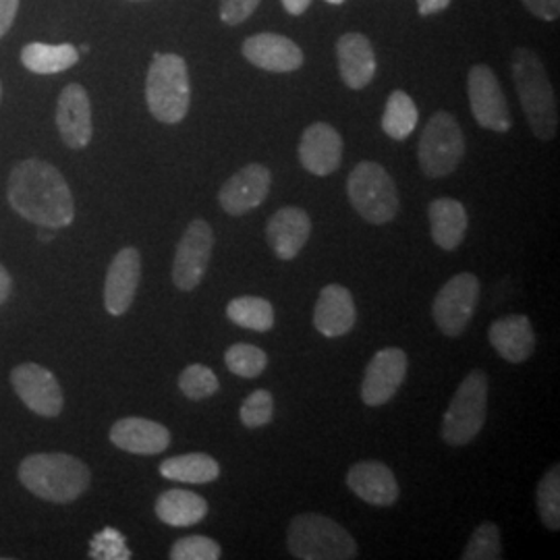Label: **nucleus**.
<instances>
[{
	"label": "nucleus",
	"mask_w": 560,
	"mask_h": 560,
	"mask_svg": "<svg viewBox=\"0 0 560 560\" xmlns=\"http://www.w3.org/2000/svg\"><path fill=\"white\" fill-rule=\"evenodd\" d=\"M20 481L42 501H78L90 488L92 474L83 460L67 453H36L20 465Z\"/></svg>",
	"instance_id": "3"
},
{
	"label": "nucleus",
	"mask_w": 560,
	"mask_h": 560,
	"mask_svg": "<svg viewBox=\"0 0 560 560\" xmlns=\"http://www.w3.org/2000/svg\"><path fill=\"white\" fill-rule=\"evenodd\" d=\"M221 557L219 541L208 536H187L175 541L171 548L173 560H219Z\"/></svg>",
	"instance_id": "36"
},
{
	"label": "nucleus",
	"mask_w": 560,
	"mask_h": 560,
	"mask_svg": "<svg viewBox=\"0 0 560 560\" xmlns=\"http://www.w3.org/2000/svg\"><path fill=\"white\" fill-rule=\"evenodd\" d=\"M11 384L25 407L40 418H59L62 390L57 376L38 363H21L11 372Z\"/></svg>",
	"instance_id": "12"
},
{
	"label": "nucleus",
	"mask_w": 560,
	"mask_h": 560,
	"mask_svg": "<svg viewBox=\"0 0 560 560\" xmlns=\"http://www.w3.org/2000/svg\"><path fill=\"white\" fill-rule=\"evenodd\" d=\"M141 279V256L136 247H125L108 266L104 280V307L110 316H122L136 300Z\"/></svg>",
	"instance_id": "16"
},
{
	"label": "nucleus",
	"mask_w": 560,
	"mask_h": 560,
	"mask_svg": "<svg viewBox=\"0 0 560 560\" xmlns=\"http://www.w3.org/2000/svg\"><path fill=\"white\" fill-rule=\"evenodd\" d=\"M513 81L534 136L541 141L555 140L559 133V101L536 50L517 48L513 52Z\"/></svg>",
	"instance_id": "2"
},
{
	"label": "nucleus",
	"mask_w": 560,
	"mask_h": 560,
	"mask_svg": "<svg viewBox=\"0 0 560 560\" xmlns=\"http://www.w3.org/2000/svg\"><path fill=\"white\" fill-rule=\"evenodd\" d=\"M488 413V374L471 370L460 382L442 420V441L448 446H465L480 434Z\"/></svg>",
	"instance_id": "7"
},
{
	"label": "nucleus",
	"mask_w": 560,
	"mask_h": 560,
	"mask_svg": "<svg viewBox=\"0 0 560 560\" xmlns=\"http://www.w3.org/2000/svg\"><path fill=\"white\" fill-rule=\"evenodd\" d=\"M0 98H2V83H0Z\"/></svg>",
	"instance_id": "46"
},
{
	"label": "nucleus",
	"mask_w": 560,
	"mask_h": 560,
	"mask_svg": "<svg viewBox=\"0 0 560 560\" xmlns=\"http://www.w3.org/2000/svg\"><path fill=\"white\" fill-rule=\"evenodd\" d=\"M300 162L316 177L332 175L342 162V138L328 122L310 125L300 141Z\"/></svg>",
	"instance_id": "18"
},
{
	"label": "nucleus",
	"mask_w": 560,
	"mask_h": 560,
	"mask_svg": "<svg viewBox=\"0 0 560 560\" xmlns=\"http://www.w3.org/2000/svg\"><path fill=\"white\" fill-rule=\"evenodd\" d=\"M428 219L434 243L444 252H455L469 226L465 206L453 198H439L428 206Z\"/></svg>",
	"instance_id": "25"
},
{
	"label": "nucleus",
	"mask_w": 560,
	"mask_h": 560,
	"mask_svg": "<svg viewBox=\"0 0 560 560\" xmlns=\"http://www.w3.org/2000/svg\"><path fill=\"white\" fill-rule=\"evenodd\" d=\"M20 11V0H0V38L9 34Z\"/></svg>",
	"instance_id": "40"
},
{
	"label": "nucleus",
	"mask_w": 560,
	"mask_h": 560,
	"mask_svg": "<svg viewBox=\"0 0 560 560\" xmlns=\"http://www.w3.org/2000/svg\"><path fill=\"white\" fill-rule=\"evenodd\" d=\"M347 486L361 501L374 506H393L399 501V483L388 465L381 460H361L347 474Z\"/></svg>",
	"instance_id": "19"
},
{
	"label": "nucleus",
	"mask_w": 560,
	"mask_h": 560,
	"mask_svg": "<svg viewBox=\"0 0 560 560\" xmlns=\"http://www.w3.org/2000/svg\"><path fill=\"white\" fill-rule=\"evenodd\" d=\"M260 7V0H221V20L226 25H240Z\"/></svg>",
	"instance_id": "38"
},
{
	"label": "nucleus",
	"mask_w": 560,
	"mask_h": 560,
	"mask_svg": "<svg viewBox=\"0 0 560 560\" xmlns=\"http://www.w3.org/2000/svg\"><path fill=\"white\" fill-rule=\"evenodd\" d=\"M481 284L476 275L460 272L448 280L432 303V316L444 337H460L480 301Z\"/></svg>",
	"instance_id": "9"
},
{
	"label": "nucleus",
	"mask_w": 560,
	"mask_h": 560,
	"mask_svg": "<svg viewBox=\"0 0 560 560\" xmlns=\"http://www.w3.org/2000/svg\"><path fill=\"white\" fill-rule=\"evenodd\" d=\"M90 557L101 560H127L131 559V552L125 544L122 534L113 527H106L101 534H96L90 544Z\"/></svg>",
	"instance_id": "37"
},
{
	"label": "nucleus",
	"mask_w": 560,
	"mask_h": 560,
	"mask_svg": "<svg viewBox=\"0 0 560 560\" xmlns=\"http://www.w3.org/2000/svg\"><path fill=\"white\" fill-rule=\"evenodd\" d=\"M282 2V7H284V11L287 13H291V15H303L307 9H310V4H312V0H280Z\"/></svg>",
	"instance_id": "43"
},
{
	"label": "nucleus",
	"mask_w": 560,
	"mask_h": 560,
	"mask_svg": "<svg viewBox=\"0 0 560 560\" xmlns=\"http://www.w3.org/2000/svg\"><path fill=\"white\" fill-rule=\"evenodd\" d=\"M289 552L300 560H351L358 557V541L330 517L305 513L291 521L287 532Z\"/></svg>",
	"instance_id": "5"
},
{
	"label": "nucleus",
	"mask_w": 560,
	"mask_h": 560,
	"mask_svg": "<svg viewBox=\"0 0 560 560\" xmlns=\"http://www.w3.org/2000/svg\"><path fill=\"white\" fill-rule=\"evenodd\" d=\"M226 316L233 324L254 332H268L275 326V307L270 301L245 295L226 305Z\"/></svg>",
	"instance_id": "30"
},
{
	"label": "nucleus",
	"mask_w": 560,
	"mask_h": 560,
	"mask_svg": "<svg viewBox=\"0 0 560 560\" xmlns=\"http://www.w3.org/2000/svg\"><path fill=\"white\" fill-rule=\"evenodd\" d=\"M110 442L133 455H159L171 446V432L159 421L122 418L110 428Z\"/></svg>",
	"instance_id": "22"
},
{
	"label": "nucleus",
	"mask_w": 560,
	"mask_h": 560,
	"mask_svg": "<svg viewBox=\"0 0 560 560\" xmlns=\"http://www.w3.org/2000/svg\"><path fill=\"white\" fill-rule=\"evenodd\" d=\"M11 291H13V279L7 272V268L0 264V305L11 298Z\"/></svg>",
	"instance_id": "42"
},
{
	"label": "nucleus",
	"mask_w": 560,
	"mask_h": 560,
	"mask_svg": "<svg viewBox=\"0 0 560 560\" xmlns=\"http://www.w3.org/2000/svg\"><path fill=\"white\" fill-rule=\"evenodd\" d=\"M453 0H418V11L421 18H430L444 11Z\"/></svg>",
	"instance_id": "41"
},
{
	"label": "nucleus",
	"mask_w": 560,
	"mask_h": 560,
	"mask_svg": "<svg viewBox=\"0 0 560 560\" xmlns=\"http://www.w3.org/2000/svg\"><path fill=\"white\" fill-rule=\"evenodd\" d=\"M490 345L497 349L502 360L509 363H523L529 360L536 349V332L532 320L523 314L504 316L494 322L488 332Z\"/></svg>",
	"instance_id": "24"
},
{
	"label": "nucleus",
	"mask_w": 560,
	"mask_h": 560,
	"mask_svg": "<svg viewBox=\"0 0 560 560\" xmlns=\"http://www.w3.org/2000/svg\"><path fill=\"white\" fill-rule=\"evenodd\" d=\"M156 517L173 527L198 525L208 515V502L191 490H166L156 501Z\"/></svg>",
	"instance_id": "26"
},
{
	"label": "nucleus",
	"mask_w": 560,
	"mask_h": 560,
	"mask_svg": "<svg viewBox=\"0 0 560 560\" xmlns=\"http://www.w3.org/2000/svg\"><path fill=\"white\" fill-rule=\"evenodd\" d=\"M179 388L187 399L203 400L210 399L212 395L219 393L221 382L210 368H206L201 363H194L183 370V374L179 376Z\"/></svg>",
	"instance_id": "34"
},
{
	"label": "nucleus",
	"mask_w": 560,
	"mask_h": 560,
	"mask_svg": "<svg viewBox=\"0 0 560 560\" xmlns=\"http://www.w3.org/2000/svg\"><path fill=\"white\" fill-rule=\"evenodd\" d=\"M57 127L60 140L71 150H83L94 136L92 104L85 88L80 83H69L60 92L57 102Z\"/></svg>",
	"instance_id": "15"
},
{
	"label": "nucleus",
	"mask_w": 560,
	"mask_h": 560,
	"mask_svg": "<svg viewBox=\"0 0 560 560\" xmlns=\"http://www.w3.org/2000/svg\"><path fill=\"white\" fill-rule=\"evenodd\" d=\"M420 120V113L416 102L411 101V96L402 90H395L388 101L386 108L382 115V131L390 138V140H407Z\"/></svg>",
	"instance_id": "29"
},
{
	"label": "nucleus",
	"mask_w": 560,
	"mask_h": 560,
	"mask_svg": "<svg viewBox=\"0 0 560 560\" xmlns=\"http://www.w3.org/2000/svg\"><path fill=\"white\" fill-rule=\"evenodd\" d=\"M243 57L254 67L270 73H293L303 67V50L295 42L280 34H256L243 42Z\"/></svg>",
	"instance_id": "17"
},
{
	"label": "nucleus",
	"mask_w": 560,
	"mask_h": 560,
	"mask_svg": "<svg viewBox=\"0 0 560 560\" xmlns=\"http://www.w3.org/2000/svg\"><path fill=\"white\" fill-rule=\"evenodd\" d=\"M523 7L538 20L557 21L560 15V0H521Z\"/></svg>",
	"instance_id": "39"
},
{
	"label": "nucleus",
	"mask_w": 560,
	"mask_h": 560,
	"mask_svg": "<svg viewBox=\"0 0 560 560\" xmlns=\"http://www.w3.org/2000/svg\"><path fill=\"white\" fill-rule=\"evenodd\" d=\"M145 102L152 117L166 125H177L187 117L191 85L187 62L179 55H154L145 78Z\"/></svg>",
	"instance_id": "4"
},
{
	"label": "nucleus",
	"mask_w": 560,
	"mask_h": 560,
	"mask_svg": "<svg viewBox=\"0 0 560 560\" xmlns=\"http://www.w3.org/2000/svg\"><path fill=\"white\" fill-rule=\"evenodd\" d=\"M463 156L465 138L459 122L446 110L434 113L425 122L418 145L421 173L430 179L448 177L457 171Z\"/></svg>",
	"instance_id": "8"
},
{
	"label": "nucleus",
	"mask_w": 560,
	"mask_h": 560,
	"mask_svg": "<svg viewBox=\"0 0 560 560\" xmlns=\"http://www.w3.org/2000/svg\"><path fill=\"white\" fill-rule=\"evenodd\" d=\"M224 363L226 368L237 374L241 378H258L261 372L268 365V355L261 351L256 345H247V342H237L233 347L226 349L224 353Z\"/></svg>",
	"instance_id": "32"
},
{
	"label": "nucleus",
	"mask_w": 560,
	"mask_h": 560,
	"mask_svg": "<svg viewBox=\"0 0 560 560\" xmlns=\"http://www.w3.org/2000/svg\"><path fill=\"white\" fill-rule=\"evenodd\" d=\"M326 2H330V4H342L345 0H326Z\"/></svg>",
	"instance_id": "45"
},
{
	"label": "nucleus",
	"mask_w": 560,
	"mask_h": 560,
	"mask_svg": "<svg viewBox=\"0 0 560 560\" xmlns=\"http://www.w3.org/2000/svg\"><path fill=\"white\" fill-rule=\"evenodd\" d=\"M538 513L540 520L548 529L559 532L560 529V467L552 465L540 483H538Z\"/></svg>",
	"instance_id": "31"
},
{
	"label": "nucleus",
	"mask_w": 560,
	"mask_h": 560,
	"mask_svg": "<svg viewBox=\"0 0 560 560\" xmlns=\"http://www.w3.org/2000/svg\"><path fill=\"white\" fill-rule=\"evenodd\" d=\"M358 320V310L353 295L342 284H328L320 291V298L314 310V326L326 339L345 337L353 330Z\"/></svg>",
	"instance_id": "21"
},
{
	"label": "nucleus",
	"mask_w": 560,
	"mask_h": 560,
	"mask_svg": "<svg viewBox=\"0 0 560 560\" xmlns=\"http://www.w3.org/2000/svg\"><path fill=\"white\" fill-rule=\"evenodd\" d=\"M275 416V399L268 390H254L247 399L243 400L241 405L240 418L241 423L249 430L254 428H261L266 423L272 421Z\"/></svg>",
	"instance_id": "35"
},
{
	"label": "nucleus",
	"mask_w": 560,
	"mask_h": 560,
	"mask_svg": "<svg viewBox=\"0 0 560 560\" xmlns=\"http://www.w3.org/2000/svg\"><path fill=\"white\" fill-rule=\"evenodd\" d=\"M38 237H40V241H52V233H44V231H42Z\"/></svg>",
	"instance_id": "44"
},
{
	"label": "nucleus",
	"mask_w": 560,
	"mask_h": 560,
	"mask_svg": "<svg viewBox=\"0 0 560 560\" xmlns=\"http://www.w3.org/2000/svg\"><path fill=\"white\" fill-rule=\"evenodd\" d=\"M161 474L162 478L180 483H210L219 480L221 465L206 453H189L164 460Z\"/></svg>",
	"instance_id": "28"
},
{
	"label": "nucleus",
	"mask_w": 560,
	"mask_h": 560,
	"mask_svg": "<svg viewBox=\"0 0 560 560\" xmlns=\"http://www.w3.org/2000/svg\"><path fill=\"white\" fill-rule=\"evenodd\" d=\"M467 96L474 119L483 129L506 133L513 127V117L502 94L499 78L488 65H474L467 75Z\"/></svg>",
	"instance_id": "10"
},
{
	"label": "nucleus",
	"mask_w": 560,
	"mask_h": 560,
	"mask_svg": "<svg viewBox=\"0 0 560 560\" xmlns=\"http://www.w3.org/2000/svg\"><path fill=\"white\" fill-rule=\"evenodd\" d=\"M80 60V50L71 44L30 42L21 48V62L27 71L38 75H55L71 69Z\"/></svg>",
	"instance_id": "27"
},
{
	"label": "nucleus",
	"mask_w": 560,
	"mask_h": 560,
	"mask_svg": "<svg viewBox=\"0 0 560 560\" xmlns=\"http://www.w3.org/2000/svg\"><path fill=\"white\" fill-rule=\"evenodd\" d=\"M270 185H272V175L268 166H264L260 162H252L222 185L219 191V203L226 214L243 217L264 203L270 194Z\"/></svg>",
	"instance_id": "14"
},
{
	"label": "nucleus",
	"mask_w": 560,
	"mask_h": 560,
	"mask_svg": "<svg viewBox=\"0 0 560 560\" xmlns=\"http://www.w3.org/2000/svg\"><path fill=\"white\" fill-rule=\"evenodd\" d=\"M214 249V231L212 226L201 219L189 222L185 229L177 254L173 261V280L180 291H194L200 287L203 275Z\"/></svg>",
	"instance_id": "11"
},
{
	"label": "nucleus",
	"mask_w": 560,
	"mask_h": 560,
	"mask_svg": "<svg viewBox=\"0 0 560 560\" xmlns=\"http://www.w3.org/2000/svg\"><path fill=\"white\" fill-rule=\"evenodd\" d=\"M463 560H501L502 544L501 529L497 523L486 521L476 527L471 538L465 546Z\"/></svg>",
	"instance_id": "33"
},
{
	"label": "nucleus",
	"mask_w": 560,
	"mask_h": 560,
	"mask_svg": "<svg viewBox=\"0 0 560 560\" xmlns=\"http://www.w3.org/2000/svg\"><path fill=\"white\" fill-rule=\"evenodd\" d=\"M407 376V353L386 347L368 363L361 382V399L368 407H381L397 395Z\"/></svg>",
	"instance_id": "13"
},
{
	"label": "nucleus",
	"mask_w": 560,
	"mask_h": 560,
	"mask_svg": "<svg viewBox=\"0 0 560 560\" xmlns=\"http://www.w3.org/2000/svg\"><path fill=\"white\" fill-rule=\"evenodd\" d=\"M7 196L11 208L42 229H65L75 219L71 189L59 168L30 159L11 171Z\"/></svg>",
	"instance_id": "1"
},
{
	"label": "nucleus",
	"mask_w": 560,
	"mask_h": 560,
	"mask_svg": "<svg viewBox=\"0 0 560 560\" xmlns=\"http://www.w3.org/2000/svg\"><path fill=\"white\" fill-rule=\"evenodd\" d=\"M337 62L345 85L363 90L376 75V55L370 40L360 32L342 34L337 42Z\"/></svg>",
	"instance_id": "23"
},
{
	"label": "nucleus",
	"mask_w": 560,
	"mask_h": 560,
	"mask_svg": "<svg viewBox=\"0 0 560 560\" xmlns=\"http://www.w3.org/2000/svg\"><path fill=\"white\" fill-rule=\"evenodd\" d=\"M310 235H312V221L305 210L295 206L280 208L266 224V240L280 260L298 258Z\"/></svg>",
	"instance_id": "20"
},
{
	"label": "nucleus",
	"mask_w": 560,
	"mask_h": 560,
	"mask_svg": "<svg viewBox=\"0 0 560 560\" xmlns=\"http://www.w3.org/2000/svg\"><path fill=\"white\" fill-rule=\"evenodd\" d=\"M347 196L363 221L386 224L399 214V191L378 162L363 161L347 179Z\"/></svg>",
	"instance_id": "6"
}]
</instances>
